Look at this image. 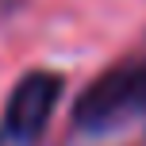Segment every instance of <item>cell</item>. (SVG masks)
<instances>
[{"label":"cell","mask_w":146,"mask_h":146,"mask_svg":"<svg viewBox=\"0 0 146 146\" xmlns=\"http://www.w3.org/2000/svg\"><path fill=\"white\" fill-rule=\"evenodd\" d=\"M73 127L81 135H115L123 127L146 131V58L100 73L73 104Z\"/></svg>","instance_id":"obj_1"},{"label":"cell","mask_w":146,"mask_h":146,"mask_svg":"<svg viewBox=\"0 0 146 146\" xmlns=\"http://www.w3.org/2000/svg\"><path fill=\"white\" fill-rule=\"evenodd\" d=\"M15 4H19V0H0V19H4V15H12V12H15Z\"/></svg>","instance_id":"obj_3"},{"label":"cell","mask_w":146,"mask_h":146,"mask_svg":"<svg viewBox=\"0 0 146 146\" xmlns=\"http://www.w3.org/2000/svg\"><path fill=\"white\" fill-rule=\"evenodd\" d=\"M62 92H66L62 73L54 69L23 73L4 104V115H0V146H38Z\"/></svg>","instance_id":"obj_2"}]
</instances>
